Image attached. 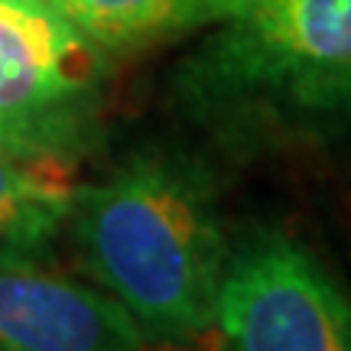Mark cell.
<instances>
[{"label":"cell","mask_w":351,"mask_h":351,"mask_svg":"<svg viewBox=\"0 0 351 351\" xmlns=\"http://www.w3.org/2000/svg\"><path fill=\"white\" fill-rule=\"evenodd\" d=\"M104 59L52 0H0V150L69 173L101 137Z\"/></svg>","instance_id":"7a4b0ae2"},{"label":"cell","mask_w":351,"mask_h":351,"mask_svg":"<svg viewBox=\"0 0 351 351\" xmlns=\"http://www.w3.org/2000/svg\"><path fill=\"white\" fill-rule=\"evenodd\" d=\"M101 52H124L153 39L212 23L215 0H52Z\"/></svg>","instance_id":"52a82bcc"},{"label":"cell","mask_w":351,"mask_h":351,"mask_svg":"<svg viewBox=\"0 0 351 351\" xmlns=\"http://www.w3.org/2000/svg\"><path fill=\"white\" fill-rule=\"evenodd\" d=\"M215 328L228 351H351V300L302 244L261 234L228 257Z\"/></svg>","instance_id":"277c9868"},{"label":"cell","mask_w":351,"mask_h":351,"mask_svg":"<svg viewBox=\"0 0 351 351\" xmlns=\"http://www.w3.org/2000/svg\"><path fill=\"white\" fill-rule=\"evenodd\" d=\"M75 186L65 173L20 163L0 150V257L43 261L69 225Z\"/></svg>","instance_id":"8992f818"},{"label":"cell","mask_w":351,"mask_h":351,"mask_svg":"<svg viewBox=\"0 0 351 351\" xmlns=\"http://www.w3.org/2000/svg\"><path fill=\"white\" fill-rule=\"evenodd\" d=\"M218 75L306 114L351 108V0H215Z\"/></svg>","instance_id":"3957f363"},{"label":"cell","mask_w":351,"mask_h":351,"mask_svg":"<svg viewBox=\"0 0 351 351\" xmlns=\"http://www.w3.org/2000/svg\"><path fill=\"white\" fill-rule=\"evenodd\" d=\"M0 351H150V339L95 283L0 257Z\"/></svg>","instance_id":"5b68a950"},{"label":"cell","mask_w":351,"mask_h":351,"mask_svg":"<svg viewBox=\"0 0 351 351\" xmlns=\"http://www.w3.org/2000/svg\"><path fill=\"white\" fill-rule=\"evenodd\" d=\"M95 287L124 306L150 341H189L215 328L228 241L218 189L182 156H134L69 212Z\"/></svg>","instance_id":"6da1fadb"}]
</instances>
